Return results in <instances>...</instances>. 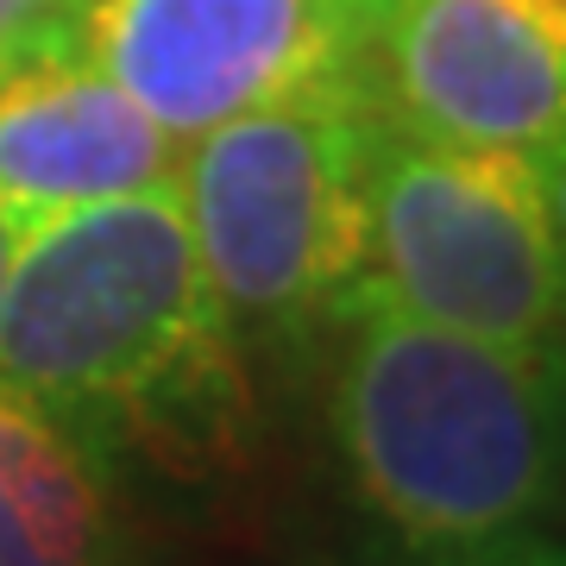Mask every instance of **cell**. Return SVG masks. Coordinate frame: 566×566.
Returning <instances> with one entry per match:
<instances>
[{
	"label": "cell",
	"instance_id": "obj_4",
	"mask_svg": "<svg viewBox=\"0 0 566 566\" xmlns=\"http://www.w3.org/2000/svg\"><path fill=\"white\" fill-rule=\"evenodd\" d=\"M365 283L422 322L516 346L566 340V245L535 158L385 120L371 151Z\"/></svg>",
	"mask_w": 566,
	"mask_h": 566
},
{
	"label": "cell",
	"instance_id": "obj_11",
	"mask_svg": "<svg viewBox=\"0 0 566 566\" xmlns=\"http://www.w3.org/2000/svg\"><path fill=\"white\" fill-rule=\"evenodd\" d=\"M535 177H542V196H547V214H554V233L566 245V133L554 145L535 151Z\"/></svg>",
	"mask_w": 566,
	"mask_h": 566
},
{
	"label": "cell",
	"instance_id": "obj_12",
	"mask_svg": "<svg viewBox=\"0 0 566 566\" xmlns=\"http://www.w3.org/2000/svg\"><path fill=\"white\" fill-rule=\"evenodd\" d=\"M13 245H20V214L0 196V290H7V271H13Z\"/></svg>",
	"mask_w": 566,
	"mask_h": 566
},
{
	"label": "cell",
	"instance_id": "obj_1",
	"mask_svg": "<svg viewBox=\"0 0 566 566\" xmlns=\"http://www.w3.org/2000/svg\"><path fill=\"white\" fill-rule=\"evenodd\" d=\"M240 327L170 189L25 214L0 290V385L57 416L95 460L214 465L245 434Z\"/></svg>",
	"mask_w": 566,
	"mask_h": 566
},
{
	"label": "cell",
	"instance_id": "obj_3",
	"mask_svg": "<svg viewBox=\"0 0 566 566\" xmlns=\"http://www.w3.org/2000/svg\"><path fill=\"white\" fill-rule=\"evenodd\" d=\"M371 82L315 88L208 126L177 158V202L227 322L252 346L334 334L371 271Z\"/></svg>",
	"mask_w": 566,
	"mask_h": 566
},
{
	"label": "cell",
	"instance_id": "obj_5",
	"mask_svg": "<svg viewBox=\"0 0 566 566\" xmlns=\"http://www.w3.org/2000/svg\"><path fill=\"white\" fill-rule=\"evenodd\" d=\"M390 0H88L76 44L170 133L371 82Z\"/></svg>",
	"mask_w": 566,
	"mask_h": 566
},
{
	"label": "cell",
	"instance_id": "obj_10",
	"mask_svg": "<svg viewBox=\"0 0 566 566\" xmlns=\"http://www.w3.org/2000/svg\"><path fill=\"white\" fill-rule=\"evenodd\" d=\"M409 566H566V547L523 528V535H504L491 547H465V554H409Z\"/></svg>",
	"mask_w": 566,
	"mask_h": 566
},
{
	"label": "cell",
	"instance_id": "obj_9",
	"mask_svg": "<svg viewBox=\"0 0 566 566\" xmlns=\"http://www.w3.org/2000/svg\"><path fill=\"white\" fill-rule=\"evenodd\" d=\"M88 0H0V63L32 51L44 39L76 32V13Z\"/></svg>",
	"mask_w": 566,
	"mask_h": 566
},
{
	"label": "cell",
	"instance_id": "obj_6",
	"mask_svg": "<svg viewBox=\"0 0 566 566\" xmlns=\"http://www.w3.org/2000/svg\"><path fill=\"white\" fill-rule=\"evenodd\" d=\"M371 95L409 133L535 158L566 133V0H390Z\"/></svg>",
	"mask_w": 566,
	"mask_h": 566
},
{
	"label": "cell",
	"instance_id": "obj_8",
	"mask_svg": "<svg viewBox=\"0 0 566 566\" xmlns=\"http://www.w3.org/2000/svg\"><path fill=\"white\" fill-rule=\"evenodd\" d=\"M114 510L102 460L0 385V566H107Z\"/></svg>",
	"mask_w": 566,
	"mask_h": 566
},
{
	"label": "cell",
	"instance_id": "obj_2",
	"mask_svg": "<svg viewBox=\"0 0 566 566\" xmlns=\"http://www.w3.org/2000/svg\"><path fill=\"white\" fill-rule=\"evenodd\" d=\"M327 422L365 510L409 554L523 535L566 485V340L516 346L353 290Z\"/></svg>",
	"mask_w": 566,
	"mask_h": 566
},
{
	"label": "cell",
	"instance_id": "obj_7",
	"mask_svg": "<svg viewBox=\"0 0 566 566\" xmlns=\"http://www.w3.org/2000/svg\"><path fill=\"white\" fill-rule=\"evenodd\" d=\"M177 158L182 139L82 51L76 32L0 63V196L20 221L170 189Z\"/></svg>",
	"mask_w": 566,
	"mask_h": 566
}]
</instances>
